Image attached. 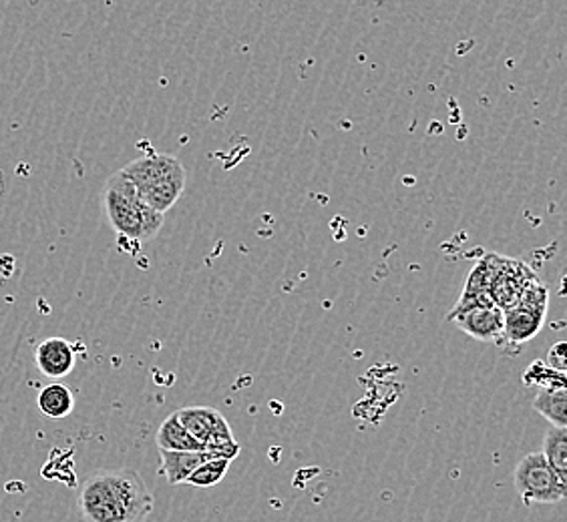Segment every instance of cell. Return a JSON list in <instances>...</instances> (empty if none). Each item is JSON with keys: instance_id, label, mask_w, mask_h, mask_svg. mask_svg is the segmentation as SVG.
<instances>
[{"instance_id": "obj_16", "label": "cell", "mask_w": 567, "mask_h": 522, "mask_svg": "<svg viewBox=\"0 0 567 522\" xmlns=\"http://www.w3.org/2000/svg\"><path fill=\"white\" fill-rule=\"evenodd\" d=\"M229 464H231V460L228 458H212V460H206L204 464H199V467L187 477L186 484H192V487H197V489H212V487H216L219 484L224 477H226V472H228Z\"/></svg>"}, {"instance_id": "obj_5", "label": "cell", "mask_w": 567, "mask_h": 522, "mask_svg": "<svg viewBox=\"0 0 567 522\" xmlns=\"http://www.w3.org/2000/svg\"><path fill=\"white\" fill-rule=\"evenodd\" d=\"M515 490L525 504H556L566 499L567 482L559 479L554 468L547 464L542 452H534L522 458L515 468Z\"/></svg>"}, {"instance_id": "obj_3", "label": "cell", "mask_w": 567, "mask_h": 522, "mask_svg": "<svg viewBox=\"0 0 567 522\" xmlns=\"http://www.w3.org/2000/svg\"><path fill=\"white\" fill-rule=\"evenodd\" d=\"M103 206L107 211L111 228L115 229L121 238H127V240H153L164 226L165 216L145 206L142 197L137 196L132 184L120 171L111 175L105 186Z\"/></svg>"}, {"instance_id": "obj_12", "label": "cell", "mask_w": 567, "mask_h": 522, "mask_svg": "<svg viewBox=\"0 0 567 522\" xmlns=\"http://www.w3.org/2000/svg\"><path fill=\"white\" fill-rule=\"evenodd\" d=\"M535 413L542 414L551 426H567V388L549 386L539 388L534 398Z\"/></svg>"}, {"instance_id": "obj_18", "label": "cell", "mask_w": 567, "mask_h": 522, "mask_svg": "<svg viewBox=\"0 0 567 522\" xmlns=\"http://www.w3.org/2000/svg\"><path fill=\"white\" fill-rule=\"evenodd\" d=\"M566 342H557L556 346H551V349L547 352V358L544 362H546L551 370L566 374Z\"/></svg>"}, {"instance_id": "obj_11", "label": "cell", "mask_w": 567, "mask_h": 522, "mask_svg": "<svg viewBox=\"0 0 567 522\" xmlns=\"http://www.w3.org/2000/svg\"><path fill=\"white\" fill-rule=\"evenodd\" d=\"M157 447L159 450H174V452H206V445L197 442L194 436L187 432L179 422L177 413L165 418L157 430Z\"/></svg>"}, {"instance_id": "obj_6", "label": "cell", "mask_w": 567, "mask_h": 522, "mask_svg": "<svg viewBox=\"0 0 567 522\" xmlns=\"http://www.w3.org/2000/svg\"><path fill=\"white\" fill-rule=\"evenodd\" d=\"M451 322H455L458 330L467 336L480 342H503V310L493 302H477V304L455 305L451 310Z\"/></svg>"}, {"instance_id": "obj_7", "label": "cell", "mask_w": 567, "mask_h": 522, "mask_svg": "<svg viewBox=\"0 0 567 522\" xmlns=\"http://www.w3.org/2000/svg\"><path fill=\"white\" fill-rule=\"evenodd\" d=\"M177 418L197 442L206 445V452L218 445L236 442L228 420L212 406H187L177 410Z\"/></svg>"}, {"instance_id": "obj_15", "label": "cell", "mask_w": 567, "mask_h": 522, "mask_svg": "<svg viewBox=\"0 0 567 522\" xmlns=\"http://www.w3.org/2000/svg\"><path fill=\"white\" fill-rule=\"evenodd\" d=\"M75 408V398L65 384H51L39 394V410L49 418H66Z\"/></svg>"}, {"instance_id": "obj_4", "label": "cell", "mask_w": 567, "mask_h": 522, "mask_svg": "<svg viewBox=\"0 0 567 522\" xmlns=\"http://www.w3.org/2000/svg\"><path fill=\"white\" fill-rule=\"evenodd\" d=\"M549 294L539 280L525 288L519 302L503 312V342L512 346H522L534 340L546 324Z\"/></svg>"}, {"instance_id": "obj_1", "label": "cell", "mask_w": 567, "mask_h": 522, "mask_svg": "<svg viewBox=\"0 0 567 522\" xmlns=\"http://www.w3.org/2000/svg\"><path fill=\"white\" fill-rule=\"evenodd\" d=\"M83 522H143L153 511L152 490L137 470L93 472L76 494Z\"/></svg>"}, {"instance_id": "obj_17", "label": "cell", "mask_w": 567, "mask_h": 522, "mask_svg": "<svg viewBox=\"0 0 567 522\" xmlns=\"http://www.w3.org/2000/svg\"><path fill=\"white\" fill-rule=\"evenodd\" d=\"M524 382L527 386H537V388L566 386V374L551 370L544 359H539V362H535L525 370Z\"/></svg>"}, {"instance_id": "obj_14", "label": "cell", "mask_w": 567, "mask_h": 522, "mask_svg": "<svg viewBox=\"0 0 567 522\" xmlns=\"http://www.w3.org/2000/svg\"><path fill=\"white\" fill-rule=\"evenodd\" d=\"M542 455L547 464L556 470L559 479L567 482V426H551L544 436Z\"/></svg>"}, {"instance_id": "obj_9", "label": "cell", "mask_w": 567, "mask_h": 522, "mask_svg": "<svg viewBox=\"0 0 567 522\" xmlns=\"http://www.w3.org/2000/svg\"><path fill=\"white\" fill-rule=\"evenodd\" d=\"M34 359L47 378H65L75 368V349L63 337H49L39 344Z\"/></svg>"}, {"instance_id": "obj_10", "label": "cell", "mask_w": 567, "mask_h": 522, "mask_svg": "<svg viewBox=\"0 0 567 522\" xmlns=\"http://www.w3.org/2000/svg\"><path fill=\"white\" fill-rule=\"evenodd\" d=\"M162 472L169 484H186L187 477L206 460H212L209 452H174L159 450Z\"/></svg>"}, {"instance_id": "obj_2", "label": "cell", "mask_w": 567, "mask_h": 522, "mask_svg": "<svg viewBox=\"0 0 567 522\" xmlns=\"http://www.w3.org/2000/svg\"><path fill=\"white\" fill-rule=\"evenodd\" d=\"M145 206L165 216L186 189V169L174 155L147 153L120 171Z\"/></svg>"}, {"instance_id": "obj_13", "label": "cell", "mask_w": 567, "mask_h": 522, "mask_svg": "<svg viewBox=\"0 0 567 522\" xmlns=\"http://www.w3.org/2000/svg\"><path fill=\"white\" fill-rule=\"evenodd\" d=\"M497 261H499V253L483 255L475 263V268L471 270L461 297H473V300L489 297V285H492L493 275H495V270H497Z\"/></svg>"}, {"instance_id": "obj_8", "label": "cell", "mask_w": 567, "mask_h": 522, "mask_svg": "<svg viewBox=\"0 0 567 522\" xmlns=\"http://www.w3.org/2000/svg\"><path fill=\"white\" fill-rule=\"evenodd\" d=\"M535 280H537V275L525 261L499 255L497 270H495L492 285H489V297H492L493 304L505 312L519 302L525 288Z\"/></svg>"}]
</instances>
